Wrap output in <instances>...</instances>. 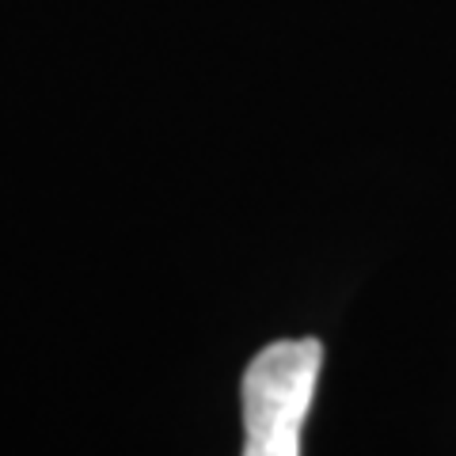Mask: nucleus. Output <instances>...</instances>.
<instances>
[{
  "label": "nucleus",
  "instance_id": "nucleus-1",
  "mask_svg": "<svg viewBox=\"0 0 456 456\" xmlns=\"http://www.w3.org/2000/svg\"><path fill=\"white\" fill-rule=\"evenodd\" d=\"M320 365V338H278L255 354L240 384V407H244L240 456H301V426L316 395Z\"/></svg>",
  "mask_w": 456,
  "mask_h": 456
}]
</instances>
